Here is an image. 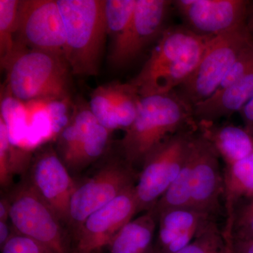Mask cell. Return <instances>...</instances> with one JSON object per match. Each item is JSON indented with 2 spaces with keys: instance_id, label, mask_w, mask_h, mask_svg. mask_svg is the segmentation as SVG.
I'll return each mask as SVG.
<instances>
[{
  "instance_id": "cell-25",
  "label": "cell",
  "mask_w": 253,
  "mask_h": 253,
  "mask_svg": "<svg viewBox=\"0 0 253 253\" xmlns=\"http://www.w3.org/2000/svg\"><path fill=\"white\" fill-rule=\"evenodd\" d=\"M20 1L0 0V52L1 63L4 64L14 51L17 31V19Z\"/></svg>"
},
{
  "instance_id": "cell-8",
  "label": "cell",
  "mask_w": 253,
  "mask_h": 253,
  "mask_svg": "<svg viewBox=\"0 0 253 253\" xmlns=\"http://www.w3.org/2000/svg\"><path fill=\"white\" fill-rule=\"evenodd\" d=\"M197 131L189 129L174 134L146 158L135 185L139 212L152 209L176 179Z\"/></svg>"
},
{
  "instance_id": "cell-20",
  "label": "cell",
  "mask_w": 253,
  "mask_h": 253,
  "mask_svg": "<svg viewBox=\"0 0 253 253\" xmlns=\"http://www.w3.org/2000/svg\"><path fill=\"white\" fill-rule=\"evenodd\" d=\"M224 208L231 218L241 201L253 200V152L224 169Z\"/></svg>"
},
{
  "instance_id": "cell-35",
  "label": "cell",
  "mask_w": 253,
  "mask_h": 253,
  "mask_svg": "<svg viewBox=\"0 0 253 253\" xmlns=\"http://www.w3.org/2000/svg\"><path fill=\"white\" fill-rule=\"evenodd\" d=\"M0 221H9V206L4 194L0 199Z\"/></svg>"
},
{
  "instance_id": "cell-4",
  "label": "cell",
  "mask_w": 253,
  "mask_h": 253,
  "mask_svg": "<svg viewBox=\"0 0 253 253\" xmlns=\"http://www.w3.org/2000/svg\"><path fill=\"white\" fill-rule=\"evenodd\" d=\"M3 66L8 70L10 94L16 99H68L71 72L63 58L16 44Z\"/></svg>"
},
{
  "instance_id": "cell-31",
  "label": "cell",
  "mask_w": 253,
  "mask_h": 253,
  "mask_svg": "<svg viewBox=\"0 0 253 253\" xmlns=\"http://www.w3.org/2000/svg\"><path fill=\"white\" fill-rule=\"evenodd\" d=\"M227 221L231 235L253 238V213L236 210L232 217Z\"/></svg>"
},
{
  "instance_id": "cell-14",
  "label": "cell",
  "mask_w": 253,
  "mask_h": 253,
  "mask_svg": "<svg viewBox=\"0 0 253 253\" xmlns=\"http://www.w3.org/2000/svg\"><path fill=\"white\" fill-rule=\"evenodd\" d=\"M186 28L202 36H216L246 24L250 1L245 0L173 1Z\"/></svg>"
},
{
  "instance_id": "cell-23",
  "label": "cell",
  "mask_w": 253,
  "mask_h": 253,
  "mask_svg": "<svg viewBox=\"0 0 253 253\" xmlns=\"http://www.w3.org/2000/svg\"><path fill=\"white\" fill-rule=\"evenodd\" d=\"M27 110L28 129L23 148L31 149L54 138L46 99H36L25 102Z\"/></svg>"
},
{
  "instance_id": "cell-9",
  "label": "cell",
  "mask_w": 253,
  "mask_h": 253,
  "mask_svg": "<svg viewBox=\"0 0 253 253\" xmlns=\"http://www.w3.org/2000/svg\"><path fill=\"white\" fill-rule=\"evenodd\" d=\"M16 44L65 59L66 32L57 1H20Z\"/></svg>"
},
{
  "instance_id": "cell-24",
  "label": "cell",
  "mask_w": 253,
  "mask_h": 253,
  "mask_svg": "<svg viewBox=\"0 0 253 253\" xmlns=\"http://www.w3.org/2000/svg\"><path fill=\"white\" fill-rule=\"evenodd\" d=\"M1 119L7 128L11 146L23 147L28 129L26 104L9 94L1 100Z\"/></svg>"
},
{
  "instance_id": "cell-29",
  "label": "cell",
  "mask_w": 253,
  "mask_h": 253,
  "mask_svg": "<svg viewBox=\"0 0 253 253\" xmlns=\"http://www.w3.org/2000/svg\"><path fill=\"white\" fill-rule=\"evenodd\" d=\"M0 250L1 253H56L41 243L15 232Z\"/></svg>"
},
{
  "instance_id": "cell-34",
  "label": "cell",
  "mask_w": 253,
  "mask_h": 253,
  "mask_svg": "<svg viewBox=\"0 0 253 253\" xmlns=\"http://www.w3.org/2000/svg\"><path fill=\"white\" fill-rule=\"evenodd\" d=\"M14 232L9 221H0V249L9 241Z\"/></svg>"
},
{
  "instance_id": "cell-5",
  "label": "cell",
  "mask_w": 253,
  "mask_h": 253,
  "mask_svg": "<svg viewBox=\"0 0 253 253\" xmlns=\"http://www.w3.org/2000/svg\"><path fill=\"white\" fill-rule=\"evenodd\" d=\"M139 172L119 154L101 160L76 178L69 207L71 236L86 218L135 186Z\"/></svg>"
},
{
  "instance_id": "cell-26",
  "label": "cell",
  "mask_w": 253,
  "mask_h": 253,
  "mask_svg": "<svg viewBox=\"0 0 253 253\" xmlns=\"http://www.w3.org/2000/svg\"><path fill=\"white\" fill-rule=\"evenodd\" d=\"M136 0H106L108 36L111 42L116 41L130 22L135 9Z\"/></svg>"
},
{
  "instance_id": "cell-11",
  "label": "cell",
  "mask_w": 253,
  "mask_h": 253,
  "mask_svg": "<svg viewBox=\"0 0 253 253\" xmlns=\"http://www.w3.org/2000/svg\"><path fill=\"white\" fill-rule=\"evenodd\" d=\"M139 213L135 186L91 214L73 236V249L101 253Z\"/></svg>"
},
{
  "instance_id": "cell-30",
  "label": "cell",
  "mask_w": 253,
  "mask_h": 253,
  "mask_svg": "<svg viewBox=\"0 0 253 253\" xmlns=\"http://www.w3.org/2000/svg\"><path fill=\"white\" fill-rule=\"evenodd\" d=\"M67 103L68 99H46V109L54 137L59 135L71 121V118H68Z\"/></svg>"
},
{
  "instance_id": "cell-36",
  "label": "cell",
  "mask_w": 253,
  "mask_h": 253,
  "mask_svg": "<svg viewBox=\"0 0 253 253\" xmlns=\"http://www.w3.org/2000/svg\"><path fill=\"white\" fill-rule=\"evenodd\" d=\"M236 210H241V211H245V212L253 213V200L248 201L243 206V207L237 208ZM236 211V210H235Z\"/></svg>"
},
{
  "instance_id": "cell-16",
  "label": "cell",
  "mask_w": 253,
  "mask_h": 253,
  "mask_svg": "<svg viewBox=\"0 0 253 253\" xmlns=\"http://www.w3.org/2000/svg\"><path fill=\"white\" fill-rule=\"evenodd\" d=\"M156 239L163 253H176L185 248L210 221L217 220L191 208L169 210L158 215Z\"/></svg>"
},
{
  "instance_id": "cell-37",
  "label": "cell",
  "mask_w": 253,
  "mask_h": 253,
  "mask_svg": "<svg viewBox=\"0 0 253 253\" xmlns=\"http://www.w3.org/2000/svg\"><path fill=\"white\" fill-rule=\"evenodd\" d=\"M246 26L249 28L250 33L253 35V7L252 11H251V14H250V17L249 21L246 23Z\"/></svg>"
},
{
  "instance_id": "cell-39",
  "label": "cell",
  "mask_w": 253,
  "mask_h": 253,
  "mask_svg": "<svg viewBox=\"0 0 253 253\" xmlns=\"http://www.w3.org/2000/svg\"><path fill=\"white\" fill-rule=\"evenodd\" d=\"M248 131H249V133L250 134H251V136L253 138V127L250 128L249 129H246Z\"/></svg>"
},
{
  "instance_id": "cell-15",
  "label": "cell",
  "mask_w": 253,
  "mask_h": 253,
  "mask_svg": "<svg viewBox=\"0 0 253 253\" xmlns=\"http://www.w3.org/2000/svg\"><path fill=\"white\" fill-rule=\"evenodd\" d=\"M141 97L130 83L99 86L91 94L89 109L101 126L112 132L126 130L134 121Z\"/></svg>"
},
{
  "instance_id": "cell-7",
  "label": "cell",
  "mask_w": 253,
  "mask_h": 253,
  "mask_svg": "<svg viewBox=\"0 0 253 253\" xmlns=\"http://www.w3.org/2000/svg\"><path fill=\"white\" fill-rule=\"evenodd\" d=\"M253 42L247 26L212 37L197 67L176 93L194 107L212 96L246 47Z\"/></svg>"
},
{
  "instance_id": "cell-13",
  "label": "cell",
  "mask_w": 253,
  "mask_h": 253,
  "mask_svg": "<svg viewBox=\"0 0 253 253\" xmlns=\"http://www.w3.org/2000/svg\"><path fill=\"white\" fill-rule=\"evenodd\" d=\"M23 177L69 229L70 202L76 180L56 150L49 148L36 155Z\"/></svg>"
},
{
  "instance_id": "cell-18",
  "label": "cell",
  "mask_w": 253,
  "mask_h": 253,
  "mask_svg": "<svg viewBox=\"0 0 253 253\" xmlns=\"http://www.w3.org/2000/svg\"><path fill=\"white\" fill-rule=\"evenodd\" d=\"M198 131L217 151L225 167L247 157L253 152V138L249 131L231 124L199 122Z\"/></svg>"
},
{
  "instance_id": "cell-2",
  "label": "cell",
  "mask_w": 253,
  "mask_h": 253,
  "mask_svg": "<svg viewBox=\"0 0 253 253\" xmlns=\"http://www.w3.org/2000/svg\"><path fill=\"white\" fill-rule=\"evenodd\" d=\"M212 38L196 34L186 26L166 28L149 59L129 83L141 98L172 92L194 72Z\"/></svg>"
},
{
  "instance_id": "cell-22",
  "label": "cell",
  "mask_w": 253,
  "mask_h": 253,
  "mask_svg": "<svg viewBox=\"0 0 253 253\" xmlns=\"http://www.w3.org/2000/svg\"><path fill=\"white\" fill-rule=\"evenodd\" d=\"M97 123L89 108L83 109L71 118L67 126L59 133L56 151L66 167L83 138Z\"/></svg>"
},
{
  "instance_id": "cell-1",
  "label": "cell",
  "mask_w": 253,
  "mask_h": 253,
  "mask_svg": "<svg viewBox=\"0 0 253 253\" xmlns=\"http://www.w3.org/2000/svg\"><path fill=\"white\" fill-rule=\"evenodd\" d=\"M197 129L193 109L176 93L141 98L134 121L120 141V155L138 171L160 145L171 136Z\"/></svg>"
},
{
  "instance_id": "cell-33",
  "label": "cell",
  "mask_w": 253,
  "mask_h": 253,
  "mask_svg": "<svg viewBox=\"0 0 253 253\" xmlns=\"http://www.w3.org/2000/svg\"><path fill=\"white\" fill-rule=\"evenodd\" d=\"M241 117L244 120L245 129H249L253 126V96L241 110Z\"/></svg>"
},
{
  "instance_id": "cell-27",
  "label": "cell",
  "mask_w": 253,
  "mask_h": 253,
  "mask_svg": "<svg viewBox=\"0 0 253 253\" xmlns=\"http://www.w3.org/2000/svg\"><path fill=\"white\" fill-rule=\"evenodd\" d=\"M225 239V234L221 232L217 220H212L188 246L176 253H223Z\"/></svg>"
},
{
  "instance_id": "cell-28",
  "label": "cell",
  "mask_w": 253,
  "mask_h": 253,
  "mask_svg": "<svg viewBox=\"0 0 253 253\" xmlns=\"http://www.w3.org/2000/svg\"><path fill=\"white\" fill-rule=\"evenodd\" d=\"M10 143L7 128L0 118V184L3 191L12 186V177L14 174V153Z\"/></svg>"
},
{
  "instance_id": "cell-19",
  "label": "cell",
  "mask_w": 253,
  "mask_h": 253,
  "mask_svg": "<svg viewBox=\"0 0 253 253\" xmlns=\"http://www.w3.org/2000/svg\"><path fill=\"white\" fill-rule=\"evenodd\" d=\"M158 218L153 209L129 221L102 251L106 253H148L157 231ZM101 251V252H102Z\"/></svg>"
},
{
  "instance_id": "cell-32",
  "label": "cell",
  "mask_w": 253,
  "mask_h": 253,
  "mask_svg": "<svg viewBox=\"0 0 253 253\" xmlns=\"http://www.w3.org/2000/svg\"><path fill=\"white\" fill-rule=\"evenodd\" d=\"M231 244L235 253H253V238L231 235Z\"/></svg>"
},
{
  "instance_id": "cell-10",
  "label": "cell",
  "mask_w": 253,
  "mask_h": 253,
  "mask_svg": "<svg viewBox=\"0 0 253 253\" xmlns=\"http://www.w3.org/2000/svg\"><path fill=\"white\" fill-rule=\"evenodd\" d=\"M172 1L136 0L130 22L116 41L111 43L109 62L113 67H126L161 36Z\"/></svg>"
},
{
  "instance_id": "cell-6",
  "label": "cell",
  "mask_w": 253,
  "mask_h": 253,
  "mask_svg": "<svg viewBox=\"0 0 253 253\" xmlns=\"http://www.w3.org/2000/svg\"><path fill=\"white\" fill-rule=\"evenodd\" d=\"M3 191L9 203V222L15 233L38 241L56 253L72 251L69 229L26 178Z\"/></svg>"
},
{
  "instance_id": "cell-38",
  "label": "cell",
  "mask_w": 253,
  "mask_h": 253,
  "mask_svg": "<svg viewBox=\"0 0 253 253\" xmlns=\"http://www.w3.org/2000/svg\"><path fill=\"white\" fill-rule=\"evenodd\" d=\"M69 253H89L84 252V251H79V250L77 249H73L72 251H71Z\"/></svg>"
},
{
  "instance_id": "cell-17",
  "label": "cell",
  "mask_w": 253,
  "mask_h": 253,
  "mask_svg": "<svg viewBox=\"0 0 253 253\" xmlns=\"http://www.w3.org/2000/svg\"><path fill=\"white\" fill-rule=\"evenodd\" d=\"M253 96V68L231 85L193 107L196 122L216 123L240 112Z\"/></svg>"
},
{
  "instance_id": "cell-12",
  "label": "cell",
  "mask_w": 253,
  "mask_h": 253,
  "mask_svg": "<svg viewBox=\"0 0 253 253\" xmlns=\"http://www.w3.org/2000/svg\"><path fill=\"white\" fill-rule=\"evenodd\" d=\"M194 161L190 208L217 219L224 203V171L219 154L199 131L193 139Z\"/></svg>"
},
{
  "instance_id": "cell-21",
  "label": "cell",
  "mask_w": 253,
  "mask_h": 253,
  "mask_svg": "<svg viewBox=\"0 0 253 253\" xmlns=\"http://www.w3.org/2000/svg\"><path fill=\"white\" fill-rule=\"evenodd\" d=\"M193 139L194 137L191 141L189 152L180 172L152 208L157 214L158 217L161 213L169 210L190 208L191 174L194 161Z\"/></svg>"
},
{
  "instance_id": "cell-3",
  "label": "cell",
  "mask_w": 253,
  "mask_h": 253,
  "mask_svg": "<svg viewBox=\"0 0 253 253\" xmlns=\"http://www.w3.org/2000/svg\"><path fill=\"white\" fill-rule=\"evenodd\" d=\"M106 0H57L66 32L64 57L71 73H99L108 36Z\"/></svg>"
}]
</instances>
